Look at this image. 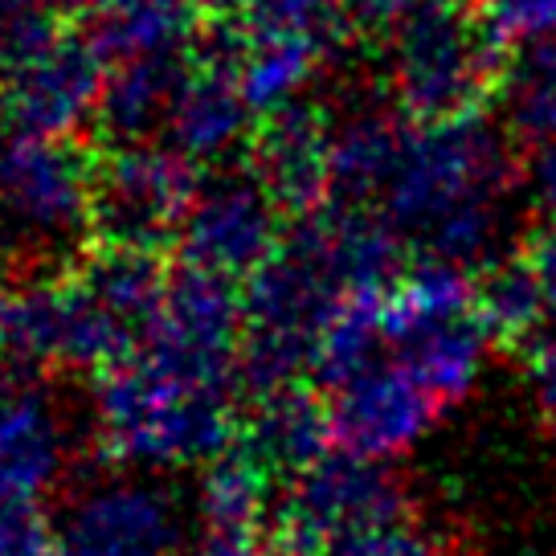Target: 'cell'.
<instances>
[{"mask_svg":"<svg viewBox=\"0 0 556 556\" xmlns=\"http://www.w3.org/2000/svg\"><path fill=\"white\" fill-rule=\"evenodd\" d=\"M511 139L495 123L467 119L430 123L405 139L393 176V217L417 233L434 262L451 266H495L504 238V197L516 185Z\"/></svg>","mask_w":556,"mask_h":556,"instance_id":"cell-1","label":"cell"},{"mask_svg":"<svg viewBox=\"0 0 556 556\" xmlns=\"http://www.w3.org/2000/svg\"><path fill=\"white\" fill-rule=\"evenodd\" d=\"M99 438L127 470L208 467L238 446L222 368L164 352L123 368L99 393Z\"/></svg>","mask_w":556,"mask_h":556,"instance_id":"cell-2","label":"cell"},{"mask_svg":"<svg viewBox=\"0 0 556 556\" xmlns=\"http://www.w3.org/2000/svg\"><path fill=\"white\" fill-rule=\"evenodd\" d=\"M507 41L483 9L467 0H421L401 25L397 83L414 115L451 123L479 115L486 94L504 90Z\"/></svg>","mask_w":556,"mask_h":556,"instance_id":"cell-3","label":"cell"},{"mask_svg":"<svg viewBox=\"0 0 556 556\" xmlns=\"http://www.w3.org/2000/svg\"><path fill=\"white\" fill-rule=\"evenodd\" d=\"M405 520V491L384 463L348 451L324 454L291 479L275 507L278 544L303 556H328L336 544Z\"/></svg>","mask_w":556,"mask_h":556,"instance_id":"cell-4","label":"cell"},{"mask_svg":"<svg viewBox=\"0 0 556 556\" xmlns=\"http://www.w3.org/2000/svg\"><path fill=\"white\" fill-rule=\"evenodd\" d=\"M185 516L173 491L143 475L87 486L62 520L58 548L74 556H176Z\"/></svg>","mask_w":556,"mask_h":556,"instance_id":"cell-5","label":"cell"},{"mask_svg":"<svg viewBox=\"0 0 556 556\" xmlns=\"http://www.w3.org/2000/svg\"><path fill=\"white\" fill-rule=\"evenodd\" d=\"M328 414L340 451L368 463H389L434 426L442 405L401 365H372L368 372L331 389Z\"/></svg>","mask_w":556,"mask_h":556,"instance_id":"cell-6","label":"cell"},{"mask_svg":"<svg viewBox=\"0 0 556 556\" xmlns=\"http://www.w3.org/2000/svg\"><path fill=\"white\" fill-rule=\"evenodd\" d=\"M70 463L66 417L50 393L17 384L0 393V495L41 504Z\"/></svg>","mask_w":556,"mask_h":556,"instance_id":"cell-7","label":"cell"},{"mask_svg":"<svg viewBox=\"0 0 556 556\" xmlns=\"http://www.w3.org/2000/svg\"><path fill=\"white\" fill-rule=\"evenodd\" d=\"M389 340L397 344V365L438 405H451L479 377L486 344H491V331L483 328L479 312H467L451 315V319L401 324V328H389Z\"/></svg>","mask_w":556,"mask_h":556,"instance_id":"cell-8","label":"cell"},{"mask_svg":"<svg viewBox=\"0 0 556 556\" xmlns=\"http://www.w3.org/2000/svg\"><path fill=\"white\" fill-rule=\"evenodd\" d=\"M328 442H336L328 405L303 389H278L262 397L258 414L238 438V446H245L270 475L291 479L312 470L328 454Z\"/></svg>","mask_w":556,"mask_h":556,"instance_id":"cell-9","label":"cell"},{"mask_svg":"<svg viewBox=\"0 0 556 556\" xmlns=\"http://www.w3.org/2000/svg\"><path fill=\"white\" fill-rule=\"evenodd\" d=\"M275 475L245 446H233L201 470L197 520L205 536H258V523L275 516Z\"/></svg>","mask_w":556,"mask_h":556,"instance_id":"cell-10","label":"cell"},{"mask_svg":"<svg viewBox=\"0 0 556 556\" xmlns=\"http://www.w3.org/2000/svg\"><path fill=\"white\" fill-rule=\"evenodd\" d=\"M504 103L511 139L536 152L556 139V37L523 46L504 78Z\"/></svg>","mask_w":556,"mask_h":556,"instance_id":"cell-11","label":"cell"},{"mask_svg":"<svg viewBox=\"0 0 556 556\" xmlns=\"http://www.w3.org/2000/svg\"><path fill=\"white\" fill-rule=\"evenodd\" d=\"M475 312L483 319V328L491 331V340L511 348L528 344V336L548 315L528 258H504L491 270H483V278L475 282Z\"/></svg>","mask_w":556,"mask_h":556,"instance_id":"cell-12","label":"cell"},{"mask_svg":"<svg viewBox=\"0 0 556 556\" xmlns=\"http://www.w3.org/2000/svg\"><path fill=\"white\" fill-rule=\"evenodd\" d=\"M483 17L507 46L520 41V50L556 37V0H483Z\"/></svg>","mask_w":556,"mask_h":556,"instance_id":"cell-13","label":"cell"},{"mask_svg":"<svg viewBox=\"0 0 556 556\" xmlns=\"http://www.w3.org/2000/svg\"><path fill=\"white\" fill-rule=\"evenodd\" d=\"M328 556H451V553H446L442 540L421 532L417 523L401 520V523H389V528H377V532H365V536L356 540H344Z\"/></svg>","mask_w":556,"mask_h":556,"instance_id":"cell-14","label":"cell"},{"mask_svg":"<svg viewBox=\"0 0 556 556\" xmlns=\"http://www.w3.org/2000/svg\"><path fill=\"white\" fill-rule=\"evenodd\" d=\"M53 540L41 507L0 495V556H50Z\"/></svg>","mask_w":556,"mask_h":556,"instance_id":"cell-15","label":"cell"},{"mask_svg":"<svg viewBox=\"0 0 556 556\" xmlns=\"http://www.w3.org/2000/svg\"><path fill=\"white\" fill-rule=\"evenodd\" d=\"M523 258H528V266H532V275H536V282H540L544 307H548V315L556 319V226L553 222L532 238Z\"/></svg>","mask_w":556,"mask_h":556,"instance_id":"cell-16","label":"cell"},{"mask_svg":"<svg viewBox=\"0 0 556 556\" xmlns=\"http://www.w3.org/2000/svg\"><path fill=\"white\" fill-rule=\"evenodd\" d=\"M528 185H532L536 205L553 217V226H556V139L532 152V164H528Z\"/></svg>","mask_w":556,"mask_h":556,"instance_id":"cell-17","label":"cell"},{"mask_svg":"<svg viewBox=\"0 0 556 556\" xmlns=\"http://www.w3.org/2000/svg\"><path fill=\"white\" fill-rule=\"evenodd\" d=\"M532 384H536L540 409H544L556 438V340L553 344H540L532 352Z\"/></svg>","mask_w":556,"mask_h":556,"instance_id":"cell-18","label":"cell"},{"mask_svg":"<svg viewBox=\"0 0 556 556\" xmlns=\"http://www.w3.org/2000/svg\"><path fill=\"white\" fill-rule=\"evenodd\" d=\"M50 556H74V553H66V548H58V544H53V548H50Z\"/></svg>","mask_w":556,"mask_h":556,"instance_id":"cell-19","label":"cell"},{"mask_svg":"<svg viewBox=\"0 0 556 556\" xmlns=\"http://www.w3.org/2000/svg\"><path fill=\"white\" fill-rule=\"evenodd\" d=\"M0 344H4V319H0Z\"/></svg>","mask_w":556,"mask_h":556,"instance_id":"cell-20","label":"cell"}]
</instances>
